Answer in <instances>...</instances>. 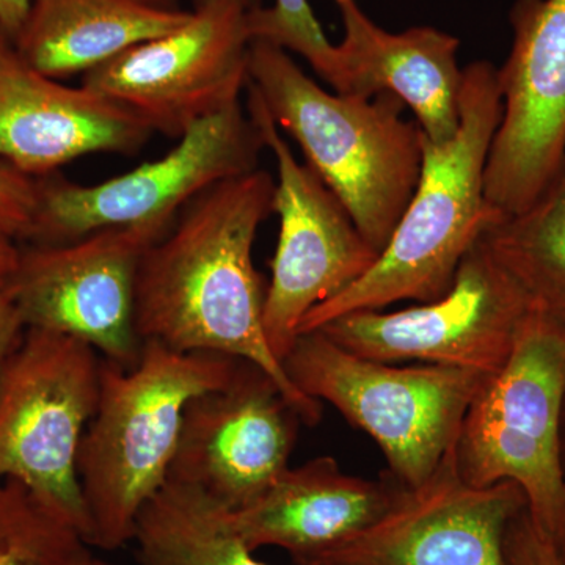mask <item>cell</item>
<instances>
[{
    "mask_svg": "<svg viewBox=\"0 0 565 565\" xmlns=\"http://www.w3.org/2000/svg\"><path fill=\"white\" fill-rule=\"evenodd\" d=\"M191 17L147 0H32L11 46L33 70L61 81L177 31Z\"/></svg>",
    "mask_w": 565,
    "mask_h": 565,
    "instance_id": "19",
    "label": "cell"
},
{
    "mask_svg": "<svg viewBox=\"0 0 565 565\" xmlns=\"http://www.w3.org/2000/svg\"><path fill=\"white\" fill-rule=\"evenodd\" d=\"M564 399L565 327L533 307L508 359L468 407L456 444L463 481L515 482L531 519L555 542L565 530Z\"/></svg>",
    "mask_w": 565,
    "mask_h": 565,
    "instance_id": "5",
    "label": "cell"
},
{
    "mask_svg": "<svg viewBox=\"0 0 565 565\" xmlns=\"http://www.w3.org/2000/svg\"><path fill=\"white\" fill-rule=\"evenodd\" d=\"M302 424L273 375L239 360L228 384L185 407L169 481L247 508L288 470Z\"/></svg>",
    "mask_w": 565,
    "mask_h": 565,
    "instance_id": "14",
    "label": "cell"
},
{
    "mask_svg": "<svg viewBox=\"0 0 565 565\" xmlns=\"http://www.w3.org/2000/svg\"><path fill=\"white\" fill-rule=\"evenodd\" d=\"M262 0H204L177 31L136 44L82 85L181 139L196 122L241 103L248 84V14Z\"/></svg>",
    "mask_w": 565,
    "mask_h": 565,
    "instance_id": "9",
    "label": "cell"
},
{
    "mask_svg": "<svg viewBox=\"0 0 565 565\" xmlns=\"http://www.w3.org/2000/svg\"><path fill=\"white\" fill-rule=\"evenodd\" d=\"M401 484L345 473L333 457L289 467L255 503L232 511L237 533L252 552L281 548L308 565L375 522Z\"/></svg>",
    "mask_w": 565,
    "mask_h": 565,
    "instance_id": "18",
    "label": "cell"
},
{
    "mask_svg": "<svg viewBox=\"0 0 565 565\" xmlns=\"http://www.w3.org/2000/svg\"><path fill=\"white\" fill-rule=\"evenodd\" d=\"M65 565H111L107 563V561L102 559V557L93 556L90 550H88V545L82 546L79 552L74 553L73 556L70 557L68 563Z\"/></svg>",
    "mask_w": 565,
    "mask_h": 565,
    "instance_id": "29",
    "label": "cell"
},
{
    "mask_svg": "<svg viewBox=\"0 0 565 565\" xmlns=\"http://www.w3.org/2000/svg\"><path fill=\"white\" fill-rule=\"evenodd\" d=\"M252 41H266L299 54L334 93L343 88V63L338 44L330 43L308 0H275L248 14Z\"/></svg>",
    "mask_w": 565,
    "mask_h": 565,
    "instance_id": "23",
    "label": "cell"
},
{
    "mask_svg": "<svg viewBox=\"0 0 565 565\" xmlns=\"http://www.w3.org/2000/svg\"><path fill=\"white\" fill-rule=\"evenodd\" d=\"M203 2H204V0H193V3H195V7L200 6V3H203Z\"/></svg>",
    "mask_w": 565,
    "mask_h": 565,
    "instance_id": "33",
    "label": "cell"
},
{
    "mask_svg": "<svg viewBox=\"0 0 565 565\" xmlns=\"http://www.w3.org/2000/svg\"><path fill=\"white\" fill-rule=\"evenodd\" d=\"M334 3L344 29L338 44L344 73L340 95L370 99L388 93L414 111L427 140H451L459 131L463 85L459 40L434 28L388 32L367 17L359 0Z\"/></svg>",
    "mask_w": 565,
    "mask_h": 565,
    "instance_id": "17",
    "label": "cell"
},
{
    "mask_svg": "<svg viewBox=\"0 0 565 565\" xmlns=\"http://www.w3.org/2000/svg\"><path fill=\"white\" fill-rule=\"evenodd\" d=\"M248 115L277 162L274 212L280 217V234L264 300V333L282 363L305 316L359 281L377 262L379 252L321 178L297 161L250 87Z\"/></svg>",
    "mask_w": 565,
    "mask_h": 565,
    "instance_id": "12",
    "label": "cell"
},
{
    "mask_svg": "<svg viewBox=\"0 0 565 565\" xmlns=\"http://www.w3.org/2000/svg\"><path fill=\"white\" fill-rule=\"evenodd\" d=\"M531 310L522 286L479 239L440 299L393 313L353 311L316 330L379 362L441 364L490 375L508 359Z\"/></svg>",
    "mask_w": 565,
    "mask_h": 565,
    "instance_id": "10",
    "label": "cell"
},
{
    "mask_svg": "<svg viewBox=\"0 0 565 565\" xmlns=\"http://www.w3.org/2000/svg\"><path fill=\"white\" fill-rule=\"evenodd\" d=\"M99 379L102 360L90 345L28 329L0 386V481L20 482L85 542L90 519L77 457Z\"/></svg>",
    "mask_w": 565,
    "mask_h": 565,
    "instance_id": "7",
    "label": "cell"
},
{
    "mask_svg": "<svg viewBox=\"0 0 565 565\" xmlns=\"http://www.w3.org/2000/svg\"><path fill=\"white\" fill-rule=\"evenodd\" d=\"M503 114L498 68L479 61L463 70L459 131L445 143L422 139V172L390 243L345 291L305 316L300 333L353 311L440 299L467 253L504 217L486 199V167Z\"/></svg>",
    "mask_w": 565,
    "mask_h": 565,
    "instance_id": "2",
    "label": "cell"
},
{
    "mask_svg": "<svg viewBox=\"0 0 565 565\" xmlns=\"http://www.w3.org/2000/svg\"><path fill=\"white\" fill-rule=\"evenodd\" d=\"M264 150L258 125L237 103L193 125L162 158L120 177L90 185L39 178L28 241L65 244L107 228H172L180 212L212 185L258 169Z\"/></svg>",
    "mask_w": 565,
    "mask_h": 565,
    "instance_id": "8",
    "label": "cell"
},
{
    "mask_svg": "<svg viewBox=\"0 0 565 565\" xmlns=\"http://www.w3.org/2000/svg\"><path fill=\"white\" fill-rule=\"evenodd\" d=\"M25 326L22 322L20 311L9 291L0 286V386L3 375L7 373L10 360L20 348L22 338L25 334Z\"/></svg>",
    "mask_w": 565,
    "mask_h": 565,
    "instance_id": "26",
    "label": "cell"
},
{
    "mask_svg": "<svg viewBox=\"0 0 565 565\" xmlns=\"http://www.w3.org/2000/svg\"><path fill=\"white\" fill-rule=\"evenodd\" d=\"M169 230L125 226L65 244H32L21 248L3 288L25 329L76 338L129 370L143 348L136 327L137 274L145 252Z\"/></svg>",
    "mask_w": 565,
    "mask_h": 565,
    "instance_id": "11",
    "label": "cell"
},
{
    "mask_svg": "<svg viewBox=\"0 0 565 565\" xmlns=\"http://www.w3.org/2000/svg\"><path fill=\"white\" fill-rule=\"evenodd\" d=\"M84 545L24 486L0 481V565H65Z\"/></svg>",
    "mask_w": 565,
    "mask_h": 565,
    "instance_id": "22",
    "label": "cell"
},
{
    "mask_svg": "<svg viewBox=\"0 0 565 565\" xmlns=\"http://www.w3.org/2000/svg\"><path fill=\"white\" fill-rule=\"evenodd\" d=\"M504 553L508 565H561L555 541L535 525L527 509L509 525Z\"/></svg>",
    "mask_w": 565,
    "mask_h": 565,
    "instance_id": "25",
    "label": "cell"
},
{
    "mask_svg": "<svg viewBox=\"0 0 565 565\" xmlns=\"http://www.w3.org/2000/svg\"><path fill=\"white\" fill-rule=\"evenodd\" d=\"M132 541L137 565H269L253 556L230 509L172 481L141 509Z\"/></svg>",
    "mask_w": 565,
    "mask_h": 565,
    "instance_id": "20",
    "label": "cell"
},
{
    "mask_svg": "<svg viewBox=\"0 0 565 565\" xmlns=\"http://www.w3.org/2000/svg\"><path fill=\"white\" fill-rule=\"evenodd\" d=\"M237 363L156 341H145L129 370L102 360L98 405L77 457L88 546L110 552L132 542L141 509L169 481L185 407L228 384Z\"/></svg>",
    "mask_w": 565,
    "mask_h": 565,
    "instance_id": "4",
    "label": "cell"
},
{
    "mask_svg": "<svg viewBox=\"0 0 565 565\" xmlns=\"http://www.w3.org/2000/svg\"><path fill=\"white\" fill-rule=\"evenodd\" d=\"M561 460H563V470L565 476V399L563 411V423H561Z\"/></svg>",
    "mask_w": 565,
    "mask_h": 565,
    "instance_id": "30",
    "label": "cell"
},
{
    "mask_svg": "<svg viewBox=\"0 0 565 565\" xmlns=\"http://www.w3.org/2000/svg\"><path fill=\"white\" fill-rule=\"evenodd\" d=\"M275 178L256 169L212 185L148 247L136 285L140 340L180 352L258 364L315 427L322 405L299 392L264 333L266 288L253 263L259 225L274 212Z\"/></svg>",
    "mask_w": 565,
    "mask_h": 565,
    "instance_id": "1",
    "label": "cell"
},
{
    "mask_svg": "<svg viewBox=\"0 0 565 565\" xmlns=\"http://www.w3.org/2000/svg\"><path fill=\"white\" fill-rule=\"evenodd\" d=\"M525 509L515 482L463 481L455 446L427 481L401 486L375 522L308 565H508L505 533Z\"/></svg>",
    "mask_w": 565,
    "mask_h": 565,
    "instance_id": "15",
    "label": "cell"
},
{
    "mask_svg": "<svg viewBox=\"0 0 565 565\" xmlns=\"http://www.w3.org/2000/svg\"><path fill=\"white\" fill-rule=\"evenodd\" d=\"M39 200V178L0 161V236L28 241Z\"/></svg>",
    "mask_w": 565,
    "mask_h": 565,
    "instance_id": "24",
    "label": "cell"
},
{
    "mask_svg": "<svg viewBox=\"0 0 565 565\" xmlns=\"http://www.w3.org/2000/svg\"><path fill=\"white\" fill-rule=\"evenodd\" d=\"M32 0H0V36L13 41L21 31Z\"/></svg>",
    "mask_w": 565,
    "mask_h": 565,
    "instance_id": "27",
    "label": "cell"
},
{
    "mask_svg": "<svg viewBox=\"0 0 565 565\" xmlns=\"http://www.w3.org/2000/svg\"><path fill=\"white\" fill-rule=\"evenodd\" d=\"M20 250L17 241L0 236V286H6L13 274L20 258Z\"/></svg>",
    "mask_w": 565,
    "mask_h": 565,
    "instance_id": "28",
    "label": "cell"
},
{
    "mask_svg": "<svg viewBox=\"0 0 565 565\" xmlns=\"http://www.w3.org/2000/svg\"><path fill=\"white\" fill-rule=\"evenodd\" d=\"M512 47L498 68L503 114L486 167L487 203L527 210L565 162V0H515Z\"/></svg>",
    "mask_w": 565,
    "mask_h": 565,
    "instance_id": "13",
    "label": "cell"
},
{
    "mask_svg": "<svg viewBox=\"0 0 565 565\" xmlns=\"http://www.w3.org/2000/svg\"><path fill=\"white\" fill-rule=\"evenodd\" d=\"M147 2L163 7V9H180V7H178V0H147Z\"/></svg>",
    "mask_w": 565,
    "mask_h": 565,
    "instance_id": "32",
    "label": "cell"
},
{
    "mask_svg": "<svg viewBox=\"0 0 565 565\" xmlns=\"http://www.w3.org/2000/svg\"><path fill=\"white\" fill-rule=\"evenodd\" d=\"M557 556H559L561 565H565V530L564 533L561 534V537L555 542Z\"/></svg>",
    "mask_w": 565,
    "mask_h": 565,
    "instance_id": "31",
    "label": "cell"
},
{
    "mask_svg": "<svg viewBox=\"0 0 565 565\" xmlns=\"http://www.w3.org/2000/svg\"><path fill=\"white\" fill-rule=\"evenodd\" d=\"M139 115L22 62L0 36V161L32 178L95 152L132 154L151 139Z\"/></svg>",
    "mask_w": 565,
    "mask_h": 565,
    "instance_id": "16",
    "label": "cell"
},
{
    "mask_svg": "<svg viewBox=\"0 0 565 565\" xmlns=\"http://www.w3.org/2000/svg\"><path fill=\"white\" fill-rule=\"evenodd\" d=\"M247 87L381 255L422 172L423 131L404 120V104L388 93L363 99L323 90L266 41H252Z\"/></svg>",
    "mask_w": 565,
    "mask_h": 565,
    "instance_id": "3",
    "label": "cell"
},
{
    "mask_svg": "<svg viewBox=\"0 0 565 565\" xmlns=\"http://www.w3.org/2000/svg\"><path fill=\"white\" fill-rule=\"evenodd\" d=\"M282 367L299 392L333 405L370 435L403 487L423 484L440 467L487 377L441 364L366 359L319 330L297 337Z\"/></svg>",
    "mask_w": 565,
    "mask_h": 565,
    "instance_id": "6",
    "label": "cell"
},
{
    "mask_svg": "<svg viewBox=\"0 0 565 565\" xmlns=\"http://www.w3.org/2000/svg\"><path fill=\"white\" fill-rule=\"evenodd\" d=\"M481 239L535 310L565 327V162L527 210L504 215Z\"/></svg>",
    "mask_w": 565,
    "mask_h": 565,
    "instance_id": "21",
    "label": "cell"
}]
</instances>
